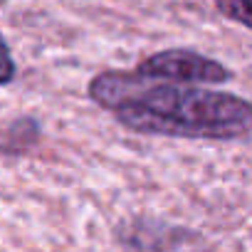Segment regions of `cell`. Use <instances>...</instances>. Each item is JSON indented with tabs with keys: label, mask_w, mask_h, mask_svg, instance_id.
Wrapping results in <instances>:
<instances>
[{
	"label": "cell",
	"mask_w": 252,
	"mask_h": 252,
	"mask_svg": "<svg viewBox=\"0 0 252 252\" xmlns=\"http://www.w3.org/2000/svg\"><path fill=\"white\" fill-rule=\"evenodd\" d=\"M87 94L124 129L136 134L235 141L247 139L252 129V106L245 96L146 79L134 69L92 77Z\"/></svg>",
	"instance_id": "1"
},
{
	"label": "cell",
	"mask_w": 252,
	"mask_h": 252,
	"mask_svg": "<svg viewBox=\"0 0 252 252\" xmlns=\"http://www.w3.org/2000/svg\"><path fill=\"white\" fill-rule=\"evenodd\" d=\"M139 77L146 79H158V82H171V84H186V87H198V84H225L232 79V72L218 62L210 60L200 52L193 50H163L151 57H146L136 69Z\"/></svg>",
	"instance_id": "2"
},
{
	"label": "cell",
	"mask_w": 252,
	"mask_h": 252,
	"mask_svg": "<svg viewBox=\"0 0 252 252\" xmlns=\"http://www.w3.org/2000/svg\"><path fill=\"white\" fill-rule=\"evenodd\" d=\"M215 8L232 23L242 25V28H250L252 20H250V0H213Z\"/></svg>",
	"instance_id": "3"
},
{
	"label": "cell",
	"mask_w": 252,
	"mask_h": 252,
	"mask_svg": "<svg viewBox=\"0 0 252 252\" xmlns=\"http://www.w3.org/2000/svg\"><path fill=\"white\" fill-rule=\"evenodd\" d=\"M15 72H18V67H15L13 52H10L5 37L0 35V87H3V84H10V82L15 79Z\"/></svg>",
	"instance_id": "4"
}]
</instances>
